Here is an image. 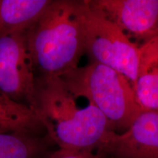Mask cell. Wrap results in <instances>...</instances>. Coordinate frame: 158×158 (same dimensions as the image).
I'll use <instances>...</instances> for the list:
<instances>
[{
    "instance_id": "cell-1",
    "label": "cell",
    "mask_w": 158,
    "mask_h": 158,
    "mask_svg": "<svg viewBox=\"0 0 158 158\" xmlns=\"http://www.w3.org/2000/svg\"><path fill=\"white\" fill-rule=\"evenodd\" d=\"M36 115L59 149L98 152L110 131L107 118L92 102L73 93L61 77L36 78Z\"/></svg>"
},
{
    "instance_id": "cell-2",
    "label": "cell",
    "mask_w": 158,
    "mask_h": 158,
    "mask_svg": "<svg viewBox=\"0 0 158 158\" xmlns=\"http://www.w3.org/2000/svg\"><path fill=\"white\" fill-rule=\"evenodd\" d=\"M84 1L51 0L27 31L39 76L62 77L75 69L85 50Z\"/></svg>"
},
{
    "instance_id": "cell-3",
    "label": "cell",
    "mask_w": 158,
    "mask_h": 158,
    "mask_svg": "<svg viewBox=\"0 0 158 158\" xmlns=\"http://www.w3.org/2000/svg\"><path fill=\"white\" fill-rule=\"evenodd\" d=\"M61 78L73 93L88 99L102 112L110 131H126L143 111L130 81L103 64L90 62Z\"/></svg>"
},
{
    "instance_id": "cell-4",
    "label": "cell",
    "mask_w": 158,
    "mask_h": 158,
    "mask_svg": "<svg viewBox=\"0 0 158 158\" xmlns=\"http://www.w3.org/2000/svg\"><path fill=\"white\" fill-rule=\"evenodd\" d=\"M85 50L92 62L114 69L135 84L139 47L103 13L84 1Z\"/></svg>"
},
{
    "instance_id": "cell-5",
    "label": "cell",
    "mask_w": 158,
    "mask_h": 158,
    "mask_svg": "<svg viewBox=\"0 0 158 158\" xmlns=\"http://www.w3.org/2000/svg\"><path fill=\"white\" fill-rule=\"evenodd\" d=\"M27 31L0 39V92L36 114V70Z\"/></svg>"
},
{
    "instance_id": "cell-6",
    "label": "cell",
    "mask_w": 158,
    "mask_h": 158,
    "mask_svg": "<svg viewBox=\"0 0 158 158\" xmlns=\"http://www.w3.org/2000/svg\"><path fill=\"white\" fill-rule=\"evenodd\" d=\"M97 154L101 158H158V112L143 110L126 131L108 132Z\"/></svg>"
},
{
    "instance_id": "cell-7",
    "label": "cell",
    "mask_w": 158,
    "mask_h": 158,
    "mask_svg": "<svg viewBox=\"0 0 158 158\" xmlns=\"http://www.w3.org/2000/svg\"><path fill=\"white\" fill-rule=\"evenodd\" d=\"M126 33L144 42L158 36V0H88Z\"/></svg>"
},
{
    "instance_id": "cell-8",
    "label": "cell",
    "mask_w": 158,
    "mask_h": 158,
    "mask_svg": "<svg viewBox=\"0 0 158 158\" xmlns=\"http://www.w3.org/2000/svg\"><path fill=\"white\" fill-rule=\"evenodd\" d=\"M133 89L142 110L158 112V36L139 47Z\"/></svg>"
},
{
    "instance_id": "cell-9",
    "label": "cell",
    "mask_w": 158,
    "mask_h": 158,
    "mask_svg": "<svg viewBox=\"0 0 158 158\" xmlns=\"http://www.w3.org/2000/svg\"><path fill=\"white\" fill-rule=\"evenodd\" d=\"M51 0H0V39L27 31Z\"/></svg>"
},
{
    "instance_id": "cell-10",
    "label": "cell",
    "mask_w": 158,
    "mask_h": 158,
    "mask_svg": "<svg viewBox=\"0 0 158 158\" xmlns=\"http://www.w3.org/2000/svg\"><path fill=\"white\" fill-rule=\"evenodd\" d=\"M45 130L32 110L0 92V132L39 135Z\"/></svg>"
},
{
    "instance_id": "cell-11",
    "label": "cell",
    "mask_w": 158,
    "mask_h": 158,
    "mask_svg": "<svg viewBox=\"0 0 158 158\" xmlns=\"http://www.w3.org/2000/svg\"><path fill=\"white\" fill-rule=\"evenodd\" d=\"M51 143L47 135L0 132V158H42Z\"/></svg>"
},
{
    "instance_id": "cell-12",
    "label": "cell",
    "mask_w": 158,
    "mask_h": 158,
    "mask_svg": "<svg viewBox=\"0 0 158 158\" xmlns=\"http://www.w3.org/2000/svg\"><path fill=\"white\" fill-rule=\"evenodd\" d=\"M48 158H101V157L92 152H73L58 149L51 154Z\"/></svg>"
}]
</instances>
